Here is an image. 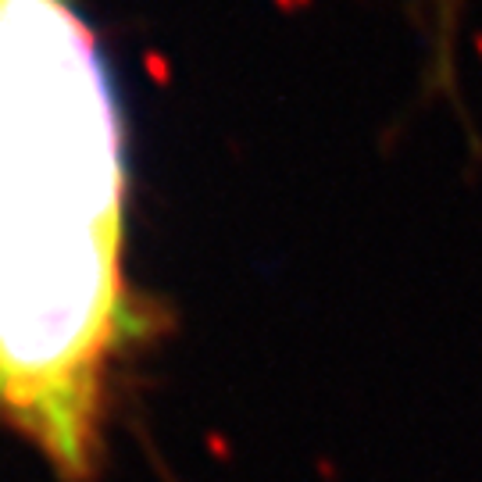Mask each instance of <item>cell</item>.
Returning a JSON list of instances; mask_svg holds the SVG:
<instances>
[{"instance_id":"1","label":"cell","mask_w":482,"mask_h":482,"mask_svg":"<svg viewBox=\"0 0 482 482\" xmlns=\"http://www.w3.org/2000/svg\"><path fill=\"white\" fill-rule=\"evenodd\" d=\"M126 118L75 0H0V425L61 482L104 464L140 336Z\"/></svg>"}]
</instances>
